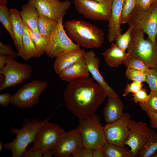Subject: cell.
<instances>
[{"label": "cell", "instance_id": "cell-24", "mask_svg": "<svg viewBox=\"0 0 157 157\" xmlns=\"http://www.w3.org/2000/svg\"><path fill=\"white\" fill-rule=\"evenodd\" d=\"M20 13L24 23L28 28L39 31L38 24L40 13L34 6L28 2L24 4Z\"/></svg>", "mask_w": 157, "mask_h": 157}, {"label": "cell", "instance_id": "cell-51", "mask_svg": "<svg viewBox=\"0 0 157 157\" xmlns=\"http://www.w3.org/2000/svg\"><path fill=\"white\" fill-rule=\"evenodd\" d=\"M57 1H60V0H55Z\"/></svg>", "mask_w": 157, "mask_h": 157}, {"label": "cell", "instance_id": "cell-21", "mask_svg": "<svg viewBox=\"0 0 157 157\" xmlns=\"http://www.w3.org/2000/svg\"><path fill=\"white\" fill-rule=\"evenodd\" d=\"M110 47L103 53L106 63L111 67H118L124 63L131 57L127 53L122 51L116 44L112 42Z\"/></svg>", "mask_w": 157, "mask_h": 157}, {"label": "cell", "instance_id": "cell-16", "mask_svg": "<svg viewBox=\"0 0 157 157\" xmlns=\"http://www.w3.org/2000/svg\"><path fill=\"white\" fill-rule=\"evenodd\" d=\"M84 58L89 72L93 78L102 88L108 97H116L118 95L106 83L99 70L100 60L92 50L85 51Z\"/></svg>", "mask_w": 157, "mask_h": 157}, {"label": "cell", "instance_id": "cell-44", "mask_svg": "<svg viewBox=\"0 0 157 157\" xmlns=\"http://www.w3.org/2000/svg\"><path fill=\"white\" fill-rule=\"evenodd\" d=\"M93 157H104V151L101 147H99L93 149Z\"/></svg>", "mask_w": 157, "mask_h": 157}, {"label": "cell", "instance_id": "cell-20", "mask_svg": "<svg viewBox=\"0 0 157 157\" xmlns=\"http://www.w3.org/2000/svg\"><path fill=\"white\" fill-rule=\"evenodd\" d=\"M83 49L69 51L57 56L53 66L55 72L58 74L84 56Z\"/></svg>", "mask_w": 157, "mask_h": 157}, {"label": "cell", "instance_id": "cell-40", "mask_svg": "<svg viewBox=\"0 0 157 157\" xmlns=\"http://www.w3.org/2000/svg\"><path fill=\"white\" fill-rule=\"evenodd\" d=\"M42 153L39 150L32 146L24 151L23 157H42Z\"/></svg>", "mask_w": 157, "mask_h": 157}, {"label": "cell", "instance_id": "cell-13", "mask_svg": "<svg viewBox=\"0 0 157 157\" xmlns=\"http://www.w3.org/2000/svg\"><path fill=\"white\" fill-rule=\"evenodd\" d=\"M73 2L77 11L84 17L93 20L109 21L112 3L103 4L92 0H73Z\"/></svg>", "mask_w": 157, "mask_h": 157}, {"label": "cell", "instance_id": "cell-48", "mask_svg": "<svg viewBox=\"0 0 157 157\" xmlns=\"http://www.w3.org/2000/svg\"><path fill=\"white\" fill-rule=\"evenodd\" d=\"M3 147V145L2 143L1 142H0V151H2Z\"/></svg>", "mask_w": 157, "mask_h": 157}, {"label": "cell", "instance_id": "cell-47", "mask_svg": "<svg viewBox=\"0 0 157 157\" xmlns=\"http://www.w3.org/2000/svg\"><path fill=\"white\" fill-rule=\"evenodd\" d=\"M7 0H0V5H6Z\"/></svg>", "mask_w": 157, "mask_h": 157}, {"label": "cell", "instance_id": "cell-23", "mask_svg": "<svg viewBox=\"0 0 157 157\" xmlns=\"http://www.w3.org/2000/svg\"><path fill=\"white\" fill-rule=\"evenodd\" d=\"M24 24L25 31L22 38V47L17 53V56L25 61L32 58H39L42 55L37 49L30 36L28 26L25 24Z\"/></svg>", "mask_w": 157, "mask_h": 157}, {"label": "cell", "instance_id": "cell-31", "mask_svg": "<svg viewBox=\"0 0 157 157\" xmlns=\"http://www.w3.org/2000/svg\"><path fill=\"white\" fill-rule=\"evenodd\" d=\"M137 7V0H124L122 7V24H128Z\"/></svg>", "mask_w": 157, "mask_h": 157}, {"label": "cell", "instance_id": "cell-14", "mask_svg": "<svg viewBox=\"0 0 157 157\" xmlns=\"http://www.w3.org/2000/svg\"><path fill=\"white\" fill-rule=\"evenodd\" d=\"M34 6L39 13L58 21L63 18L71 5L69 0L62 1L55 0H28Z\"/></svg>", "mask_w": 157, "mask_h": 157}, {"label": "cell", "instance_id": "cell-17", "mask_svg": "<svg viewBox=\"0 0 157 157\" xmlns=\"http://www.w3.org/2000/svg\"><path fill=\"white\" fill-rule=\"evenodd\" d=\"M124 0H112L111 12L108 24L107 37L109 42L112 43L122 34L121 17Z\"/></svg>", "mask_w": 157, "mask_h": 157}, {"label": "cell", "instance_id": "cell-32", "mask_svg": "<svg viewBox=\"0 0 157 157\" xmlns=\"http://www.w3.org/2000/svg\"><path fill=\"white\" fill-rule=\"evenodd\" d=\"M133 28V26H129L127 31L124 34H121L118 36L115 40L117 46L124 52L129 47Z\"/></svg>", "mask_w": 157, "mask_h": 157}, {"label": "cell", "instance_id": "cell-35", "mask_svg": "<svg viewBox=\"0 0 157 157\" xmlns=\"http://www.w3.org/2000/svg\"><path fill=\"white\" fill-rule=\"evenodd\" d=\"M146 82L148 84L151 91L157 93V71L155 69H150L146 74Z\"/></svg>", "mask_w": 157, "mask_h": 157}, {"label": "cell", "instance_id": "cell-2", "mask_svg": "<svg viewBox=\"0 0 157 157\" xmlns=\"http://www.w3.org/2000/svg\"><path fill=\"white\" fill-rule=\"evenodd\" d=\"M63 25L68 36L80 47L87 49L98 48L104 42L103 31L88 22L73 19L67 21Z\"/></svg>", "mask_w": 157, "mask_h": 157}, {"label": "cell", "instance_id": "cell-26", "mask_svg": "<svg viewBox=\"0 0 157 157\" xmlns=\"http://www.w3.org/2000/svg\"><path fill=\"white\" fill-rule=\"evenodd\" d=\"M58 22L40 14L38 24L39 32L43 35L49 37L56 27Z\"/></svg>", "mask_w": 157, "mask_h": 157}, {"label": "cell", "instance_id": "cell-3", "mask_svg": "<svg viewBox=\"0 0 157 157\" xmlns=\"http://www.w3.org/2000/svg\"><path fill=\"white\" fill-rule=\"evenodd\" d=\"M50 118L43 120L25 119L21 129L10 128V133L13 135H16V138L13 141L4 144L3 147L11 151L13 157H23L28 145L33 142L40 129Z\"/></svg>", "mask_w": 157, "mask_h": 157}, {"label": "cell", "instance_id": "cell-1", "mask_svg": "<svg viewBox=\"0 0 157 157\" xmlns=\"http://www.w3.org/2000/svg\"><path fill=\"white\" fill-rule=\"evenodd\" d=\"M106 97L99 85L88 78L68 82L63 93L66 108L80 119L94 114Z\"/></svg>", "mask_w": 157, "mask_h": 157}, {"label": "cell", "instance_id": "cell-52", "mask_svg": "<svg viewBox=\"0 0 157 157\" xmlns=\"http://www.w3.org/2000/svg\"><path fill=\"white\" fill-rule=\"evenodd\" d=\"M156 70L157 71V67H156Z\"/></svg>", "mask_w": 157, "mask_h": 157}, {"label": "cell", "instance_id": "cell-41", "mask_svg": "<svg viewBox=\"0 0 157 157\" xmlns=\"http://www.w3.org/2000/svg\"><path fill=\"white\" fill-rule=\"evenodd\" d=\"M155 3V0H137V7L143 10H146Z\"/></svg>", "mask_w": 157, "mask_h": 157}, {"label": "cell", "instance_id": "cell-7", "mask_svg": "<svg viewBox=\"0 0 157 157\" xmlns=\"http://www.w3.org/2000/svg\"><path fill=\"white\" fill-rule=\"evenodd\" d=\"M66 132L60 126L48 121L38 131L32 147L40 150L43 157H51L53 150Z\"/></svg>", "mask_w": 157, "mask_h": 157}, {"label": "cell", "instance_id": "cell-22", "mask_svg": "<svg viewBox=\"0 0 157 157\" xmlns=\"http://www.w3.org/2000/svg\"><path fill=\"white\" fill-rule=\"evenodd\" d=\"M10 17L15 38L14 43L17 50L19 51L22 45V38L25 28L20 12L12 8L9 9Z\"/></svg>", "mask_w": 157, "mask_h": 157}, {"label": "cell", "instance_id": "cell-34", "mask_svg": "<svg viewBox=\"0 0 157 157\" xmlns=\"http://www.w3.org/2000/svg\"><path fill=\"white\" fill-rule=\"evenodd\" d=\"M126 76L129 80L141 83L146 82V74L140 71L127 67Z\"/></svg>", "mask_w": 157, "mask_h": 157}, {"label": "cell", "instance_id": "cell-45", "mask_svg": "<svg viewBox=\"0 0 157 157\" xmlns=\"http://www.w3.org/2000/svg\"><path fill=\"white\" fill-rule=\"evenodd\" d=\"M7 56L0 54V70L6 65L7 62Z\"/></svg>", "mask_w": 157, "mask_h": 157}, {"label": "cell", "instance_id": "cell-46", "mask_svg": "<svg viewBox=\"0 0 157 157\" xmlns=\"http://www.w3.org/2000/svg\"><path fill=\"white\" fill-rule=\"evenodd\" d=\"M103 4H109L112 3V0H92Z\"/></svg>", "mask_w": 157, "mask_h": 157}, {"label": "cell", "instance_id": "cell-10", "mask_svg": "<svg viewBox=\"0 0 157 157\" xmlns=\"http://www.w3.org/2000/svg\"><path fill=\"white\" fill-rule=\"evenodd\" d=\"M32 67L29 64L19 63L7 56L6 64L0 70V74L5 77L4 82L0 87V91L25 82L32 77Z\"/></svg>", "mask_w": 157, "mask_h": 157}, {"label": "cell", "instance_id": "cell-33", "mask_svg": "<svg viewBox=\"0 0 157 157\" xmlns=\"http://www.w3.org/2000/svg\"><path fill=\"white\" fill-rule=\"evenodd\" d=\"M124 65L127 67L140 71L146 74L150 69L140 60L131 57Z\"/></svg>", "mask_w": 157, "mask_h": 157}, {"label": "cell", "instance_id": "cell-49", "mask_svg": "<svg viewBox=\"0 0 157 157\" xmlns=\"http://www.w3.org/2000/svg\"><path fill=\"white\" fill-rule=\"evenodd\" d=\"M151 157H157V151H156Z\"/></svg>", "mask_w": 157, "mask_h": 157}, {"label": "cell", "instance_id": "cell-5", "mask_svg": "<svg viewBox=\"0 0 157 157\" xmlns=\"http://www.w3.org/2000/svg\"><path fill=\"white\" fill-rule=\"evenodd\" d=\"M78 128L84 147L94 149L101 147L107 142L99 116L95 114L83 119H79Z\"/></svg>", "mask_w": 157, "mask_h": 157}, {"label": "cell", "instance_id": "cell-39", "mask_svg": "<svg viewBox=\"0 0 157 157\" xmlns=\"http://www.w3.org/2000/svg\"><path fill=\"white\" fill-rule=\"evenodd\" d=\"M0 54L9 56L13 58L17 56V53L14 51L10 46L8 44H4L0 42Z\"/></svg>", "mask_w": 157, "mask_h": 157}, {"label": "cell", "instance_id": "cell-28", "mask_svg": "<svg viewBox=\"0 0 157 157\" xmlns=\"http://www.w3.org/2000/svg\"><path fill=\"white\" fill-rule=\"evenodd\" d=\"M0 22L9 32L15 43V38L10 11L6 5H0Z\"/></svg>", "mask_w": 157, "mask_h": 157}, {"label": "cell", "instance_id": "cell-50", "mask_svg": "<svg viewBox=\"0 0 157 157\" xmlns=\"http://www.w3.org/2000/svg\"><path fill=\"white\" fill-rule=\"evenodd\" d=\"M155 3H157V0H155Z\"/></svg>", "mask_w": 157, "mask_h": 157}, {"label": "cell", "instance_id": "cell-15", "mask_svg": "<svg viewBox=\"0 0 157 157\" xmlns=\"http://www.w3.org/2000/svg\"><path fill=\"white\" fill-rule=\"evenodd\" d=\"M83 147L81 136L77 127L66 132L53 150L52 154L56 157H66Z\"/></svg>", "mask_w": 157, "mask_h": 157}, {"label": "cell", "instance_id": "cell-53", "mask_svg": "<svg viewBox=\"0 0 157 157\" xmlns=\"http://www.w3.org/2000/svg\"><path fill=\"white\" fill-rule=\"evenodd\" d=\"M157 41V40H156Z\"/></svg>", "mask_w": 157, "mask_h": 157}, {"label": "cell", "instance_id": "cell-12", "mask_svg": "<svg viewBox=\"0 0 157 157\" xmlns=\"http://www.w3.org/2000/svg\"><path fill=\"white\" fill-rule=\"evenodd\" d=\"M129 127L130 133L125 144L130 147L133 157H137L147 144L152 130L146 123L131 119Z\"/></svg>", "mask_w": 157, "mask_h": 157}, {"label": "cell", "instance_id": "cell-11", "mask_svg": "<svg viewBox=\"0 0 157 157\" xmlns=\"http://www.w3.org/2000/svg\"><path fill=\"white\" fill-rule=\"evenodd\" d=\"M131 118L129 113H123L117 120L104 126L107 142L119 147H125V142L130 133L129 124Z\"/></svg>", "mask_w": 157, "mask_h": 157}, {"label": "cell", "instance_id": "cell-4", "mask_svg": "<svg viewBox=\"0 0 157 157\" xmlns=\"http://www.w3.org/2000/svg\"><path fill=\"white\" fill-rule=\"evenodd\" d=\"M144 33L142 30L134 28L127 53L131 57L140 60L149 68L156 69L157 41L154 42L145 39Z\"/></svg>", "mask_w": 157, "mask_h": 157}, {"label": "cell", "instance_id": "cell-19", "mask_svg": "<svg viewBox=\"0 0 157 157\" xmlns=\"http://www.w3.org/2000/svg\"><path fill=\"white\" fill-rule=\"evenodd\" d=\"M124 104L119 95L116 97H108L107 103L104 108V119L107 123L114 122L122 115Z\"/></svg>", "mask_w": 157, "mask_h": 157}, {"label": "cell", "instance_id": "cell-18", "mask_svg": "<svg viewBox=\"0 0 157 157\" xmlns=\"http://www.w3.org/2000/svg\"><path fill=\"white\" fill-rule=\"evenodd\" d=\"M89 72L84 56L58 75L61 80L69 82L77 79L88 78Z\"/></svg>", "mask_w": 157, "mask_h": 157}, {"label": "cell", "instance_id": "cell-29", "mask_svg": "<svg viewBox=\"0 0 157 157\" xmlns=\"http://www.w3.org/2000/svg\"><path fill=\"white\" fill-rule=\"evenodd\" d=\"M157 150V132L152 130L149 141L143 150L138 153L140 157H151Z\"/></svg>", "mask_w": 157, "mask_h": 157}, {"label": "cell", "instance_id": "cell-36", "mask_svg": "<svg viewBox=\"0 0 157 157\" xmlns=\"http://www.w3.org/2000/svg\"><path fill=\"white\" fill-rule=\"evenodd\" d=\"M143 86L142 83L137 81H133L131 83H127L123 96H126L130 93L135 94L142 89Z\"/></svg>", "mask_w": 157, "mask_h": 157}, {"label": "cell", "instance_id": "cell-43", "mask_svg": "<svg viewBox=\"0 0 157 157\" xmlns=\"http://www.w3.org/2000/svg\"><path fill=\"white\" fill-rule=\"evenodd\" d=\"M148 117L150 118L151 127L157 129V114H152Z\"/></svg>", "mask_w": 157, "mask_h": 157}, {"label": "cell", "instance_id": "cell-38", "mask_svg": "<svg viewBox=\"0 0 157 157\" xmlns=\"http://www.w3.org/2000/svg\"><path fill=\"white\" fill-rule=\"evenodd\" d=\"M93 150L92 149L83 147L72 154L73 157H93Z\"/></svg>", "mask_w": 157, "mask_h": 157}, {"label": "cell", "instance_id": "cell-42", "mask_svg": "<svg viewBox=\"0 0 157 157\" xmlns=\"http://www.w3.org/2000/svg\"><path fill=\"white\" fill-rule=\"evenodd\" d=\"M12 95L8 93L0 94V105L7 107L10 103Z\"/></svg>", "mask_w": 157, "mask_h": 157}, {"label": "cell", "instance_id": "cell-6", "mask_svg": "<svg viewBox=\"0 0 157 157\" xmlns=\"http://www.w3.org/2000/svg\"><path fill=\"white\" fill-rule=\"evenodd\" d=\"M48 85L46 81L33 80L19 88L12 95L10 104L21 109L32 108L39 103L41 93Z\"/></svg>", "mask_w": 157, "mask_h": 157}, {"label": "cell", "instance_id": "cell-9", "mask_svg": "<svg viewBox=\"0 0 157 157\" xmlns=\"http://www.w3.org/2000/svg\"><path fill=\"white\" fill-rule=\"evenodd\" d=\"M63 19L58 21L56 27L49 37L45 50L46 55L51 58L69 51L81 49L67 34L63 24Z\"/></svg>", "mask_w": 157, "mask_h": 157}, {"label": "cell", "instance_id": "cell-37", "mask_svg": "<svg viewBox=\"0 0 157 157\" xmlns=\"http://www.w3.org/2000/svg\"><path fill=\"white\" fill-rule=\"evenodd\" d=\"M133 100L135 103H144L148 99L149 94L144 88H142L135 94H133Z\"/></svg>", "mask_w": 157, "mask_h": 157}, {"label": "cell", "instance_id": "cell-8", "mask_svg": "<svg viewBox=\"0 0 157 157\" xmlns=\"http://www.w3.org/2000/svg\"><path fill=\"white\" fill-rule=\"evenodd\" d=\"M128 24L135 28L142 30L151 41L156 42L157 3H154L148 9L143 10L137 7Z\"/></svg>", "mask_w": 157, "mask_h": 157}, {"label": "cell", "instance_id": "cell-27", "mask_svg": "<svg viewBox=\"0 0 157 157\" xmlns=\"http://www.w3.org/2000/svg\"><path fill=\"white\" fill-rule=\"evenodd\" d=\"M30 36L36 48L42 55L45 52L49 40V37L43 35L39 31L33 30L28 27Z\"/></svg>", "mask_w": 157, "mask_h": 157}, {"label": "cell", "instance_id": "cell-30", "mask_svg": "<svg viewBox=\"0 0 157 157\" xmlns=\"http://www.w3.org/2000/svg\"><path fill=\"white\" fill-rule=\"evenodd\" d=\"M141 110L144 111L148 116L157 114V93L151 91L147 100L144 103H139Z\"/></svg>", "mask_w": 157, "mask_h": 157}, {"label": "cell", "instance_id": "cell-25", "mask_svg": "<svg viewBox=\"0 0 157 157\" xmlns=\"http://www.w3.org/2000/svg\"><path fill=\"white\" fill-rule=\"evenodd\" d=\"M104 157H133L130 149L125 147H119L108 142L102 147Z\"/></svg>", "mask_w": 157, "mask_h": 157}]
</instances>
